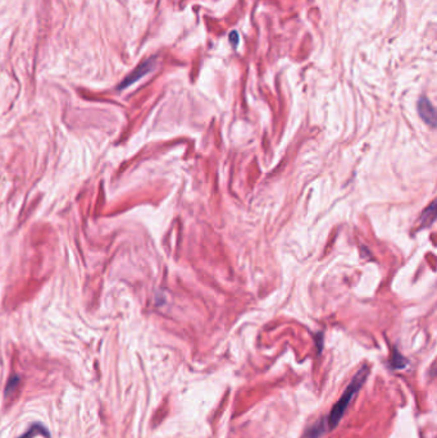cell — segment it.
<instances>
[{
    "label": "cell",
    "instance_id": "cell-1",
    "mask_svg": "<svg viewBox=\"0 0 437 438\" xmlns=\"http://www.w3.org/2000/svg\"><path fill=\"white\" fill-rule=\"evenodd\" d=\"M368 373H369V368H368V365L361 366V369L355 374V377L353 378V381H351L350 385L348 386V388L345 390V392L342 394V396L340 397L339 401L334 405V408H332V410H331L330 416H328L327 419L330 429H334V428L339 424L342 415H344L346 409H348V406L350 405V402L353 401V399L359 392L361 386L364 385V382L367 381Z\"/></svg>",
    "mask_w": 437,
    "mask_h": 438
},
{
    "label": "cell",
    "instance_id": "cell-2",
    "mask_svg": "<svg viewBox=\"0 0 437 438\" xmlns=\"http://www.w3.org/2000/svg\"><path fill=\"white\" fill-rule=\"evenodd\" d=\"M155 65H157V61H155L154 58L148 59V60H145L144 63H141L136 70H134V72H132L131 75L127 76L123 81L120 82L119 86H118V90L127 89V87L131 86L132 84L138 82L140 78H143L144 76H146L148 73L152 72V71L155 68Z\"/></svg>",
    "mask_w": 437,
    "mask_h": 438
},
{
    "label": "cell",
    "instance_id": "cell-3",
    "mask_svg": "<svg viewBox=\"0 0 437 438\" xmlns=\"http://www.w3.org/2000/svg\"><path fill=\"white\" fill-rule=\"evenodd\" d=\"M418 113H419L420 118L423 119V122H426L429 127L434 129L437 126L436 109L432 105L431 101L424 96L418 101Z\"/></svg>",
    "mask_w": 437,
    "mask_h": 438
},
{
    "label": "cell",
    "instance_id": "cell-4",
    "mask_svg": "<svg viewBox=\"0 0 437 438\" xmlns=\"http://www.w3.org/2000/svg\"><path fill=\"white\" fill-rule=\"evenodd\" d=\"M36 435H45L46 438H50V433L48 432V429L41 423H34L31 427L28 428V430L25 434L20 435L18 438H34Z\"/></svg>",
    "mask_w": 437,
    "mask_h": 438
},
{
    "label": "cell",
    "instance_id": "cell-5",
    "mask_svg": "<svg viewBox=\"0 0 437 438\" xmlns=\"http://www.w3.org/2000/svg\"><path fill=\"white\" fill-rule=\"evenodd\" d=\"M436 219V203L432 201L431 205L428 208H426L423 213H422V217H420V223L423 224L424 227H429Z\"/></svg>",
    "mask_w": 437,
    "mask_h": 438
},
{
    "label": "cell",
    "instance_id": "cell-6",
    "mask_svg": "<svg viewBox=\"0 0 437 438\" xmlns=\"http://www.w3.org/2000/svg\"><path fill=\"white\" fill-rule=\"evenodd\" d=\"M323 433H325V427H323L322 421H320V423L314 424L311 428H309L305 434V438H318Z\"/></svg>",
    "mask_w": 437,
    "mask_h": 438
},
{
    "label": "cell",
    "instance_id": "cell-7",
    "mask_svg": "<svg viewBox=\"0 0 437 438\" xmlns=\"http://www.w3.org/2000/svg\"><path fill=\"white\" fill-rule=\"evenodd\" d=\"M20 385H21L20 376H13V377H11V380H9L8 383H7L6 397H8L9 395L13 394L14 390H16V388H17Z\"/></svg>",
    "mask_w": 437,
    "mask_h": 438
},
{
    "label": "cell",
    "instance_id": "cell-8",
    "mask_svg": "<svg viewBox=\"0 0 437 438\" xmlns=\"http://www.w3.org/2000/svg\"><path fill=\"white\" fill-rule=\"evenodd\" d=\"M408 364V361L404 359V356H401L400 354H399L398 351H395V354H394L393 360H391V365H393L394 369H403L404 366Z\"/></svg>",
    "mask_w": 437,
    "mask_h": 438
},
{
    "label": "cell",
    "instance_id": "cell-9",
    "mask_svg": "<svg viewBox=\"0 0 437 438\" xmlns=\"http://www.w3.org/2000/svg\"><path fill=\"white\" fill-rule=\"evenodd\" d=\"M230 40H231V44H233V46H237L238 44V34L236 32V31H233L232 34L230 35Z\"/></svg>",
    "mask_w": 437,
    "mask_h": 438
}]
</instances>
